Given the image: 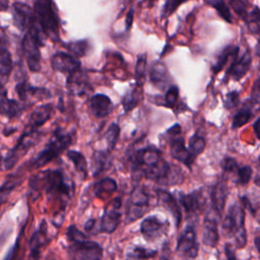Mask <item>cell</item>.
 Wrapping results in <instances>:
<instances>
[{
    "label": "cell",
    "mask_w": 260,
    "mask_h": 260,
    "mask_svg": "<svg viewBox=\"0 0 260 260\" xmlns=\"http://www.w3.org/2000/svg\"><path fill=\"white\" fill-rule=\"evenodd\" d=\"M236 173H237V184L246 185L250 182L252 177V169L249 166L239 167Z\"/></svg>",
    "instance_id": "obj_44"
},
{
    "label": "cell",
    "mask_w": 260,
    "mask_h": 260,
    "mask_svg": "<svg viewBox=\"0 0 260 260\" xmlns=\"http://www.w3.org/2000/svg\"><path fill=\"white\" fill-rule=\"evenodd\" d=\"M121 199L115 198L106 206L104 214L100 221V232L112 234L116 231V229L121 222Z\"/></svg>",
    "instance_id": "obj_9"
},
{
    "label": "cell",
    "mask_w": 260,
    "mask_h": 260,
    "mask_svg": "<svg viewBox=\"0 0 260 260\" xmlns=\"http://www.w3.org/2000/svg\"><path fill=\"white\" fill-rule=\"evenodd\" d=\"M46 236V223L43 221L42 226L39 231H37L29 240V248H30V256L34 258V260H38L40 248L42 247L44 240Z\"/></svg>",
    "instance_id": "obj_29"
},
{
    "label": "cell",
    "mask_w": 260,
    "mask_h": 260,
    "mask_svg": "<svg viewBox=\"0 0 260 260\" xmlns=\"http://www.w3.org/2000/svg\"><path fill=\"white\" fill-rule=\"evenodd\" d=\"M72 142L71 134L58 128L54 131L50 141L46 144L45 148L41 150L37 156H35L29 161V167L31 169H40L51 160L58 157L65 149L69 147Z\"/></svg>",
    "instance_id": "obj_2"
},
{
    "label": "cell",
    "mask_w": 260,
    "mask_h": 260,
    "mask_svg": "<svg viewBox=\"0 0 260 260\" xmlns=\"http://www.w3.org/2000/svg\"><path fill=\"white\" fill-rule=\"evenodd\" d=\"M218 216L212 210V212H207L203 220L202 228V242L205 246L214 248L219 240L218 225H217Z\"/></svg>",
    "instance_id": "obj_14"
},
{
    "label": "cell",
    "mask_w": 260,
    "mask_h": 260,
    "mask_svg": "<svg viewBox=\"0 0 260 260\" xmlns=\"http://www.w3.org/2000/svg\"><path fill=\"white\" fill-rule=\"evenodd\" d=\"M32 10L36 19L46 38H49L54 43L59 42V20L54 7V2L48 0H38L34 3Z\"/></svg>",
    "instance_id": "obj_3"
},
{
    "label": "cell",
    "mask_w": 260,
    "mask_h": 260,
    "mask_svg": "<svg viewBox=\"0 0 260 260\" xmlns=\"http://www.w3.org/2000/svg\"><path fill=\"white\" fill-rule=\"evenodd\" d=\"M188 146H189L187 148L188 151L190 152L192 157L196 158V156H198L205 148V138L199 135L198 133H196L192 135L191 138L189 139Z\"/></svg>",
    "instance_id": "obj_35"
},
{
    "label": "cell",
    "mask_w": 260,
    "mask_h": 260,
    "mask_svg": "<svg viewBox=\"0 0 260 260\" xmlns=\"http://www.w3.org/2000/svg\"><path fill=\"white\" fill-rule=\"evenodd\" d=\"M13 67L11 53L9 52L6 44L0 41V77L2 81L6 82Z\"/></svg>",
    "instance_id": "obj_26"
},
{
    "label": "cell",
    "mask_w": 260,
    "mask_h": 260,
    "mask_svg": "<svg viewBox=\"0 0 260 260\" xmlns=\"http://www.w3.org/2000/svg\"><path fill=\"white\" fill-rule=\"evenodd\" d=\"M149 202L148 194L142 187H136L132 190L127 208H126V221L132 222L140 218L147 209Z\"/></svg>",
    "instance_id": "obj_7"
},
{
    "label": "cell",
    "mask_w": 260,
    "mask_h": 260,
    "mask_svg": "<svg viewBox=\"0 0 260 260\" xmlns=\"http://www.w3.org/2000/svg\"><path fill=\"white\" fill-rule=\"evenodd\" d=\"M245 21L247 23L248 29L252 34H258L259 32V24H260V14H259V8L256 6L251 12H249L245 18Z\"/></svg>",
    "instance_id": "obj_39"
},
{
    "label": "cell",
    "mask_w": 260,
    "mask_h": 260,
    "mask_svg": "<svg viewBox=\"0 0 260 260\" xmlns=\"http://www.w3.org/2000/svg\"><path fill=\"white\" fill-rule=\"evenodd\" d=\"M199 246L196 238V231L192 225H187L182 232L177 243V252L189 259L197 257Z\"/></svg>",
    "instance_id": "obj_11"
},
{
    "label": "cell",
    "mask_w": 260,
    "mask_h": 260,
    "mask_svg": "<svg viewBox=\"0 0 260 260\" xmlns=\"http://www.w3.org/2000/svg\"><path fill=\"white\" fill-rule=\"evenodd\" d=\"M64 46L71 53V56H73L74 58H80L84 57L87 54L89 44L86 40H79L75 42H69Z\"/></svg>",
    "instance_id": "obj_33"
},
{
    "label": "cell",
    "mask_w": 260,
    "mask_h": 260,
    "mask_svg": "<svg viewBox=\"0 0 260 260\" xmlns=\"http://www.w3.org/2000/svg\"><path fill=\"white\" fill-rule=\"evenodd\" d=\"M252 63V56L250 52L247 50L240 58L236 57L231 64L226 75H231L233 79L240 80L250 69Z\"/></svg>",
    "instance_id": "obj_19"
},
{
    "label": "cell",
    "mask_w": 260,
    "mask_h": 260,
    "mask_svg": "<svg viewBox=\"0 0 260 260\" xmlns=\"http://www.w3.org/2000/svg\"><path fill=\"white\" fill-rule=\"evenodd\" d=\"M88 109L90 114L95 118H104L113 110L112 101L104 93L94 94L89 99Z\"/></svg>",
    "instance_id": "obj_17"
},
{
    "label": "cell",
    "mask_w": 260,
    "mask_h": 260,
    "mask_svg": "<svg viewBox=\"0 0 260 260\" xmlns=\"http://www.w3.org/2000/svg\"><path fill=\"white\" fill-rule=\"evenodd\" d=\"M226 197H228V186L224 181H220L212 187L211 193H210L212 210L216 213L218 217H220L223 211Z\"/></svg>",
    "instance_id": "obj_20"
},
{
    "label": "cell",
    "mask_w": 260,
    "mask_h": 260,
    "mask_svg": "<svg viewBox=\"0 0 260 260\" xmlns=\"http://www.w3.org/2000/svg\"><path fill=\"white\" fill-rule=\"evenodd\" d=\"M53 106L51 104H45L38 106L30 114L28 119V127L31 129H38L43 126L52 116Z\"/></svg>",
    "instance_id": "obj_22"
},
{
    "label": "cell",
    "mask_w": 260,
    "mask_h": 260,
    "mask_svg": "<svg viewBox=\"0 0 260 260\" xmlns=\"http://www.w3.org/2000/svg\"><path fill=\"white\" fill-rule=\"evenodd\" d=\"M149 78L152 84L160 90H166L168 86L170 87L171 77L166 64L161 61H155L152 64L149 71Z\"/></svg>",
    "instance_id": "obj_18"
},
{
    "label": "cell",
    "mask_w": 260,
    "mask_h": 260,
    "mask_svg": "<svg viewBox=\"0 0 260 260\" xmlns=\"http://www.w3.org/2000/svg\"><path fill=\"white\" fill-rule=\"evenodd\" d=\"M255 246H256L257 251H259V239H258V237L255 238Z\"/></svg>",
    "instance_id": "obj_55"
},
{
    "label": "cell",
    "mask_w": 260,
    "mask_h": 260,
    "mask_svg": "<svg viewBox=\"0 0 260 260\" xmlns=\"http://www.w3.org/2000/svg\"><path fill=\"white\" fill-rule=\"evenodd\" d=\"M133 13H134L133 8H131L128 11V13H127V16H126V29H129L131 27V24H132V21H133Z\"/></svg>",
    "instance_id": "obj_52"
},
{
    "label": "cell",
    "mask_w": 260,
    "mask_h": 260,
    "mask_svg": "<svg viewBox=\"0 0 260 260\" xmlns=\"http://www.w3.org/2000/svg\"><path fill=\"white\" fill-rule=\"evenodd\" d=\"M67 87L73 93H76V94L84 93V91L86 90L85 88L87 87V82L83 80L81 70L67 77Z\"/></svg>",
    "instance_id": "obj_30"
},
{
    "label": "cell",
    "mask_w": 260,
    "mask_h": 260,
    "mask_svg": "<svg viewBox=\"0 0 260 260\" xmlns=\"http://www.w3.org/2000/svg\"><path fill=\"white\" fill-rule=\"evenodd\" d=\"M206 4L212 6L217 13L219 14V16L224 19L225 21L232 23L233 22V17L230 11V8L228 6V4L224 1L221 0H211V1H206Z\"/></svg>",
    "instance_id": "obj_38"
},
{
    "label": "cell",
    "mask_w": 260,
    "mask_h": 260,
    "mask_svg": "<svg viewBox=\"0 0 260 260\" xmlns=\"http://www.w3.org/2000/svg\"><path fill=\"white\" fill-rule=\"evenodd\" d=\"M170 135V153L173 158L183 162L184 165L191 167L194 161V157L188 151L185 140L180 134H169Z\"/></svg>",
    "instance_id": "obj_16"
},
{
    "label": "cell",
    "mask_w": 260,
    "mask_h": 260,
    "mask_svg": "<svg viewBox=\"0 0 260 260\" xmlns=\"http://www.w3.org/2000/svg\"><path fill=\"white\" fill-rule=\"evenodd\" d=\"M18 184H19L18 178L10 177L0 186V205L4 204L8 200L10 193L16 188Z\"/></svg>",
    "instance_id": "obj_36"
},
{
    "label": "cell",
    "mask_w": 260,
    "mask_h": 260,
    "mask_svg": "<svg viewBox=\"0 0 260 260\" xmlns=\"http://www.w3.org/2000/svg\"><path fill=\"white\" fill-rule=\"evenodd\" d=\"M179 101V88L177 85H170L165 93L164 105L168 108H175Z\"/></svg>",
    "instance_id": "obj_42"
},
{
    "label": "cell",
    "mask_w": 260,
    "mask_h": 260,
    "mask_svg": "<svg viewBox=\"0 0 260 260\" xmlns=\"http://www.w3.org/2000/svg\"><path fill=\"white\" fill-rule=\"evenodd\" d=\"M67 253L69 260H101L103 257L102 247L88 240L71 243Z\"/></svg>",
    "instance_id": "obj_6"
},
{
    "label": "cell",
    "mask_w": 260,
    "mask_h": 260,
    "mask_svg": "<svg viewBox=\"0 0 260 260\" xmlns=\"http://www.w3.org/2000/svg\"><path fill=\"white\" fill-rule=\"evenodd\" d=\"M238 52H239V48H238V47H233V46H228V47H225V48L220 52V54H219L218 57H217L216 62H215L214 65L212 66V68H211L212 72H213L214 74H216L217 72H219V71L223 68V66L225 65V63H226V61L229 60V58H230V57H234V58L237 57Z\"/></svg>",
    "instance_id": "obj_31"
},
{
    "label": "cell",
    "mask_w": 260,
    "mask_h": 260,
    "mask_svg": "<svg viewBox=\"0 0 260 260\" xmlns=\"http://www.w3.org/2000/svg\"><path fill=\"white\" fill-rule=\"evenodd\" d=\"M51 65L53 70L66 73L67 76L81 70V64L79 60L64 52H57L51 58Z\"/></svg>",
    "instance_id": "obj_12"
},
{
    "label": "cell",
    "mask_w": 260,
    "mask_h": 260,
    "mask_svg": "<svg viewBox=\"0 0 260 260\" xmlns=\"http://www.w3.org/2000/svg\"><path fill=\"white\" fill-rule=\"evenodd\" d=\"M12 15L14 25L20 30L28 28L36 19L32 8L23 2H14L12 4Z\"/></svg>",
    "instance_id": "obj_15"
},
{
    "label": "cell",
    "mask_w": 260,
    "mask_h": 260,
    "mask_svg": "<svg viewBox=\"0 0 260 260\" xmlns=\"http://www.w3.org/2000/svg\"><path fill=\"white\" fill-rule=\"evenodd\" d=\"M138 98L139 96L136 88L129 90L122 99V106L124 108V111L129 112L133 110L138 105V102H139Z\"/></svg>",
    "instance_id": "obj_41"
},
{
    "label": "cell",
    "mask_w": 260,
    "mask_h": 260,
    "mask_svg": "<svg viewBox=\"0 0 260 260\" xmlns=\"http://www.w3.org/2000/svg\"><path fill=\"white\" fill-rule=\"evenodd\" d=\"M224 253H225L226 260H237L235 251H234V249L232 248V246H231L230 244H226V245H225V247H224Z\"/></svg>",
    "instance_id": "obj_51"
},
{
    "label": "cell",
    "mask_w": 260,
    "mask_h": 260,
    "mask_svg": "<svg viewBox=\"0 0 260 260\" xmlns=\"http://www.w3.org/2000/svg\"><path fill=\"white\" fill-rule=\"evenodd\" d=\"M94 224H95V219H88V220L85 222V224H84V230H85L86 232H90V231L93 229Z\"/></svg>",
    "instance_id": "obj_53"
},
{
    "label": "cell",
    "mask_w": 260,
    "mask_h": 260,
    "mask_svg": "<svg viewBox=\"0 0 260 260\" xmlns=\"http://www.w3.org/2000/svg\"><path fill=\"white\" fill-rule=\"evenodd\" d=\"M168 223L162 222L156 216H148L142 220L140 224V232L145 240L155 241L165 235L168 231Z\"/></svg>",
    "instance_id": "obj_13"
},
{
    "label": "cell",
    "mask_w": 260,
    "mask_h": 260,
    "mask_svg": "<svg viewBox=\"0 0 260 260\" xmlns=\"http://www.w3.org/2000/svg\"><path fill=\"white\" fill-rule=\"evenodd\" d=\"M157 254L156 250L143 248V247H135L133 250L128 254V257L134 260H147L154 257Z\"/></svg>",
    "instance_id": "obj_40"
},
{
    "label": "cell",
    "mask_w": 260,
    "mask_h": 260,
    "mask_svg": "<svg viewBox=\"0 0 260 260\" xmlns=\"http://www.w3.org/2000/svg\"><path fill=\"white\" fill-rule=\"evenodd\" d=\"M222 230L228 236L234 238L236 248L242 249L247 245L245 211L241 205L233 204L230 206L222 221Z\"/></svg>",
    "instance_id": "obj_4"
},
{
    "label": "cell",
    "mask_w": 260,
    "mask_h": 260,
    "mask_svg": "<svg viewBox=\"0 0 260 260\" xmlns=\"http://www.w3.org/2000/svg\"><path fill=\"white\" fill-rule=\"evenodd\" d=\"M39 139H40V133L38 129H31L27 127L25 131L22 133V135L20 136V138L18 139L15 146L12 149H10L7 155L5 156L3 160L4 169L5 170L12 169L17 164L19 158L23 156L28 151V149L39 141Z\"/></svg>",
    "instance_id": "obj_5"
},
{
    "label": "cell",
    "mask_w": 260,
    "mask_h": 260,
    "mask_svg": "<svg viewBox=\"0 0 260 260\" xmlns=\"http://www.w3.org/2000/svg\"><path fill=\"white\" fill-rule=\"evenodd\" d=\"M258 124H259V119H257L254 124V131H255V134L257 137H258Z\"/></svg>",
    "instance_id": "obj_54"
},
{
    "label": "cell",
    "mask_w": 260,
    "mask_h": 260,
    "mask_svg": "<svg viewBox=\"0 0 260 260\" xmlns=\"http://www.w3.org/2000/svg\"><path fill=\"white\" fill-rule=\"evenodd\" d=\"M238 104H239V92L236 90L228 92L224 100V108L230 110L237 107Z\"/></svg>",
    "instance_id": "obj_48"
},
{
    "label": "cell",
    "mask_w": 260,
    "mask_h": 260,
    "mask_svg": "<svg viewBox=\"0 0 260 260\" xmlns=\"http://www.w3.org/2000/svg\"><path fill=\"white\" fill-rule=\"evenodd\" d=\"M145 72H146V54H141L137 58L136 67H135L136 84L139 87H141L144 84Z\"/></svg>",
    "instance_id": "obj_37"
},
{
    "label": "cell",
    "mask_w": 260,
    "mask_h": 260,
    "mask_svg": "<svg viewBox=\"0 0 260 260\" xmlns=\"http://www.w3.org/2000/svg\"><path fill=\"white\" fill-rule=\"evenodd\" d=\"M117 190V183L112 178H105L93 185V193L100 198L111 195Z\"/></svg>",
    "instance_id": "obj_28"
},
{
    "label": "cell",
    "mask_w": 260,
    "mask_h": 260,
    "mask_svg": "<svg viewBox=\"0 0 260 260\" xmlns=\"http://www.w3.org/2000/svg\"><path fill=\"white\" fill-rule=\"evenodd\" d=\"M21 47L28 69L32 72H39L41 70L40 47H42L40 43L29 32H26L22 39Z\"/></svg>",
    "instance_id": "obj_10"
},
{
    "label": "cell",
    "mask_w": 260,
    "mask_h": 260,
    "mask_svg": "<svg viewBox=\"0 0 260 260\" xmlns=\"http://www.w3.org/2000/svg\"><path fill=\"white\" fill-rule=\"evenodd\" d=\"M0 161H1V155H0Z\"/></svg>",
    "instance_id": "obj_56"
},
{
    "label": "cell",
    "mask_w": 260,
    "mask_h": 260,
    "mask_svg": "<svg viewBox=\"0 0 260 260\" xmlns=\"http://www.w3.org/2000/svg\"><path fill=\"white\" fill-rule=\"evenodd\" d=\"M157 195L161 204L172 213V215L176 220L177 226H179L182 219V213H181V209L177 199L171 193L165 190H157Z\"/></svg>",
    "instance_id": "obj_24"
},
{
    "label": "cell",
    "mask_w": 260,
    "mask_h": 260,
    "mask_svg": "<svg viewBox=\"0 0 260 260\" xmlns=\"http://www.w3.org/2000/svg\"><path fill=\"white\" fill-rule=\"evenodd\" d=\"M184 1H174V0H169L166 1L161 10V18H167L169 15H171L181 4H183Z\"/></svg>",
    "instance_id": "obj_46"
},
{
    "label": "cell",
    "mask_w": 260,
    "mask_h": 260,
    "mask_svg": "<svg viewBox=\"0 0 260 260\" xmlns=\"http://www.w3.org/2000/svg\"><path fill=\"white\" fill-rule=\"evenodd\" d=\"M161 260H167V259H161Z\"/></svg>",
    "instance_id": "obj_57"
},
{
    "label": "cell",
    "mask_w": 260,
    "mask_h": 260,
    "mask_svg": "<svg viewBox=\"0 0 260 260\" xmlns=\"http://www.w3.org/2000/svg\"><path fill=\"white\" fill-rule=\"evenodd\" d=\"M221 167L225 172H229V173H236V171L239 168L237 160L233 157H225L221 161Z\"/></svg>",
    "instance_id": "obj_49"
},
{
    "label": "cell",
    "mask_w": 260,
    "mask_h": 260,
    "mask_svg": "<svg viewBox=\"0 0 260 260\" xmlns=\"http://www.w3.org/2000/svg\"><path fill=\"white\" fill-rule=\"evenodd\" d=\"M15 90H16L18 98L23 102L27 101L30 98L41 100V99H46L51 95L50 91L48 89L31 86V85L27 84L25 81L18 82L15 86Z\"/></svg>",
    "instance_id": "obj_21"
},
{
    "label": "cell",
    "mask_w": 260,
    "mask_h": 260,
    "mask_svg": "<svg viewBox=\"0 0 260 260\" xmlns=\"http://www.w3.org/2000/svg\"><path fill=\"white\" fill-rule=\"evenodd\" d=\"M29 186L34 190L45 189L49 195L63 199H70L74 189L72 182H68L60 170H47L35 175Z\"/></svg>",
    "instance_id": "obj_1"
},
{
    "label": "cell",
    "mask_w": 260,
    "mask_h": 260,
    "mask_svg": "<svg viewBox=\"0 0 260 260\" xmlns=\"http://www.w3.org/2000/svg\"><path fill=\"white\" fill-rule=\"evenodd\" d=\"M111 166V156L108 151L99 150L95 151L92 155V164H91V171L92 175L96 176L101 173L108 170Z\"/></svg>",
    "instance_id": "obj_27"
},
{
    "label": "cell",
    "mask_w": 260,
    "mask_h": 260,
    "mask_svg": "<svg viewBox=\"0 0 260 260\" xmlns=\"http://www.w3.org/2000/svg\"><path fill=\"white\" fill-rule=\"evenodd\" d=\"M66 155L74 165L75 170L78 173L82 174L83 177H85L87 174V164H86V159H85L84 155L75 150H68Z\"/></svg>",
    "instance_id": "obj_34"
},
{
    "label": "cell",
    "mask_w": 260,
    "mask_h": 260,
    "mask_svg": "<svg viewBox=\"0 0 260 260\" xmlns=\"http://www.w3.org/2000/svg\"><path fill=\"white\" fill-rule=\"evenodd\" d=\"M120 135V127L117 124H112L105 133V139L110 149L114 148Z\"/></svg>",
    "instance_id": "obj_43"
},
{
    "label": "cell",
    "mask_w": 260,
    "mask_h": 260,
    "mask_svg": "<svg viewBox=\"0 0 260 260\" xmlns=\"http://www.w3.org/2000/svg\"><path fill=\"white\" fill-rule=\"evenodd\" d=\"M252 105H248L247 102H246L245 106H243L237 112V114L234 116L233 122H232V128L233 129L240 128V127H242L243 125H245L246 123H248L250 121V119L253 116V111H252L253 106Z\"/></svg>",
    "instance_id": "obj_32"
},
{
    "label": "cell",
    "mask_w": 260,
    "mask_h": 260,
    "mask_svg": "<svg viewBox=\"0 0 260 260\" xmlns=\"http://www.w3.org/2000/svg\"><path fill=\"white\" fill-rule=\"evenodd\" d=\"M17 251H18V243H16L10 251L7 253L4 260H16L17 259Z\"/></svg>",
    "instance_id": "obj_50"
},
{
    "label": "cell",
    "mask_w": 260,
    "mask_h": 260,
    "mask_svg": "<svg viewBox=\"0 0 260 260\" xmlns=\"http://www.w3.org/2000/svg\"><path fill=\"white\" fill-rule=\"evenodd\" d=\"M160 150L154 146H146L134 152L131 157V170L142 174L161 159Z\"/></svg>",
    "instance_id": "obj_8"
},
{
    "label": "cell",
    "mask_w": 260,
    "mask_h": 260,
    "mask_svg": "<svg viewBox=\"0 0 260 260\" xmlns=\"http://www.w3.org/2000/svg\"><path fill=\"white\" fill-rule=\"evenodd\" d=\"M66 235H67V239L69 240L70 243H74V242H79V241L86 240L85 235H84L81 231H79V230L77 229V226L74 225V224L69 225V228L67 229Z\"/></svg>",
    "instance_id": "obj_45"
},
{
    "label": "cell",
    "mask_w": 260,
    "mask_h": 260,
    "mask_svg": "<svg viewBox=\"0 0 260 260\" xmlns=\"http://www.w3.org/2000/svg\"><path fill=\"white\" fill-rule=\"evenodd\" d=\"M200 191L201 190H196L189 194H182L180 196L179 201L187 213L196 214L201 210L203 202Z\"/></svg>",
    "instance_id": "obj_23"
},
{
    "label": "cell",
    "mask_w": 260,
    "mask_h": 260,
    "mask_svg": "<svg viewBox=\"0 0 260 260\" xmlns=\"http://www.w3.org/2000/svg\"><path fill=\"white\" fill-rule=\"evenodd\" d=\"M229 3L233 7V9L236 11V13L245 20L247 14H248V12L246 10L245 2L241 1V0H234V1H230Z\"/></svg>",
    "instance_id": "obj_47"
},
{
    "label": "cell",
    "mask_w": 260,
    "mask_h": 260,
    "mask_svg": "<svg viewBox=\"0 0 260 260\" xmlns=\"http://www.w3.org/2000/svg\"><path fill=\"white\" fill-rule=\"evenodd\" d=\"M23 108L15 100L8 99L6 93L0 94V114L9 118L14 119L21 115Z\"/></svg>",
    "instance_id": "obj_25"
}]
</instances>
